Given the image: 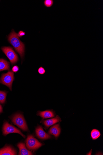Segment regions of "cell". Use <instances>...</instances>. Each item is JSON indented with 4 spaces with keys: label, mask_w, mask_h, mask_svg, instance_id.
Returning <instances> with one entry per match:
<instances>
[{
    "label": "cell",
    "mask_w": 103,
    "mask_h": 155,
    "mask_svg": "<svg viewBox=\"0 0 103 155\" xmlns=\"http://www.w3.org/2000/svg\"><path fill=\"white\" fill-rule=\"evenodd\" d=\"M8 41L16 51L19 54L21 59H23L24 54L25 46L20 40L18 34L13 30L8 36Z\"/></svg>",
    "instance_id": "cell-1"
},
{
    "label": "cell",
    "mask_w": 103,
    "mask_h": 155,
    "mask_svg": "<svg viewBox=\"0 0 103 155\" xmlns=\"http://www.w3.org/2000/svg\"><path fill=\"white\" fill-rule=\"evenodd\" d=\"M14 80V73L10 71L2 74L0 79V83L6 86L11 91L12 84Z\"/></svg>",
    "instance_id": "cell-2"
},
{
    "label": "cell",
    "mask_w": 103,
    "mask_h": 155,
    "mask_svg": "<svg viewBox=\"0 0 103 155\" xmlns=\"http://www.w3.org/2000/svg\"><path fill=\"white\" fill-rule=\"evenodd\" d=\"M3 51L7 56L12 65L16 64L18 60V55L10 47H3L2 48Z\"/></svg>",
    "instance_id": "cell-3"
},
{
    "label": "cell",
    "mask_w": 103,
    "mask_h": 155,
    "mask_svg": "<svg viewBox=\"0 0 103 155\" xmlns=\"http://www.w3.org/2000/svg\"><path fill=\"white\" fill-rule=\"evenodd\" d=\"M13 123L24 131H27L28 129L23 116L20 114L14 115L12 119Z\"/></svg>",
    "instance_id": "cell-4"
},
{
    "label": "cell",
    "mask_w": 103,
    "mask_h": 155,
    "mask_svg": "<svg viewBox=\"0 0 103 155\" xmlns=\"http://www.w3.org/2000/svg\"><path fill=\"white\" fill-rule=\"evenodd\" d=\"M26 147L30 150H36L40 147L43 144L32 135H28L26 141Z\"/></svg>",
    "instance_id": "cell-5"
},
{
    "label": "cell",
    "mask_w": 103,
    "mask_h": 155,
    "mask_svg": "<svg viewBox=\"0 0 103 155\" xmlns=\"http://www.w3.org/2000/svg\"><path fill=\"white\" fill-rule=\"evenodd\" d=\"M3 130L4 135L5 136L9 134L16 133L20 134L24 138L25 137V136L20 130L13 126L10 124L8 122L4 123Z\"/></svg>",
    "instance_id": "cell-6"
},
{
    "label": "cell",
    "mask_w": 103,
    "mask_h": 155,
    "mask_svg": "<svg viewBox=\"0 0 103 155\" xmlns=\"http://www.w3.org/2000/svg\"><path fill=\"white\" fill-rule=\"evenodd\" d=\"M37 136L39 138L42 140H46L51 137V136L46 133L41 126H39L36 130Z\"/></svg>",
    "instance_id": "cell-7"
},
{
    "label": "cell",
    "mask_w": 103,
    "mask_h": 155,
    "mask_svg": "<svg viewBox=\"0 0 103 155\" xmlns=\"http://www.w3.org/2000/svg\"><path fill=\"white\" fill-rule=\"evenodd\" d=\"M17 152L15 150L10 146H6L0 149V155H15Z\"/></svg>",
    "instance_id": "cell-8"
},
{
    "label": "cell",
    "mask_w": 103,
    "mask_h": 155,
    "mask_svg": "<svg viewBox=\"0 0 103 155\" xmlns=\"http://www.w3.org/2000/svg\"><path fill=\"white\" fill-rule=\"evenodd\" d=\"M37 115L44 119L53 117L55 116V114L53 110H48L43 111H39L37 113Z\"/></svg>",
    "instance_id": "cell-9"
},
{
    "label": "cell",
    "mask_w": 103,
    "mask_h": 155,
    "mask_svg": "<svg viewBox=\"0 0 103 155\" xmlns=\"http://www.w3.org/2000/svg\"><path fill=\"white\" fill-rule=\"evenodd\" d=\"M60 121H61V119L57 116L55 118L44 120L42 122L44 125L48 128L50 126Z\"/></svg>",
    "instance_id": "cell-10"
},
{
    "label": "cell",
    "mask_w": 103,
    "mask_h": 155,
    "mask_svg": "<svg viewBox=\"0 0 103 155\" xmlns=\"http://www.w3.org/2000/svg\"><path fill=\"white\" fill-rule=\"evenodd\" d=\"M18 146L19 149V155H32L33 153L30 151L27 150L26 148L25 144L23 143H19Z\"/></svg>",
    "instance_id": "cell-11"
},
{
    "label": "cell",
    "mask_w": 103,
    "mask_h": 155,
    "mask_svg": "<svg viewBox=\"0 0 103 155\" xmlns=\"http://www.w3.org/2000/svg\"><path fill=\"white\" fill-rule=\"evenodd\" d=\"M60 132L61 129L59 124H56L52 127L49 131V134L56 137H57L60 135Z\"/></svg>",
    "instance_id": "cell-12"
},
{
    "label": "cell",
    "mask_w": 103,
    "mask_h": 155,
    "mask_svg": "<svg viewBox=\"0 0 103 155\" xmlns=\"http://www.w3.org/2000/svg\"><path fill=\"white\" fill-rule=\"evenodd\" d=\"M10 70L9 63L4 59H0V71Z\"/></svg>",
    "instance_id": "cell-13"
},
{
    "label": "cell",
    "mask_w": 103,
    "mask_h": 155,
    "mask_svg": "<svg viewBox=\"0 0 103 155\" xmlns=\"http://www.w3.org/2000/svg\"><path fill=\"white\" fill-rule=\"evenodd\" d=\"M100 135L101 134L100 132L97 130L94 129L91 132V136L93 140L98 139Z\"/></svg>",
    "instance_id": "cell-14"
},
{
    "label": "cell",
    "mask_w": 103,
    "mask_h": 155,
    "mask_svg": "<svg viewBox=\"0 0 103 155\" xmlns=\"http://www.w3.org/2000/svg\"><path fill=\"white\" fill-rule=\"evenodd\" d=\"M7 93L3 91H0V103L4 104L6 101Z\"/></svg>",
    "instance_id": "cell-15"
},
{
    "label": "cell",
    "mask_w": 103,
    "mask_h": 155,
    "mask_svg": "<svg viewBox=\"0 0 103 155\" xmlns=\"http://www.w3.org/2000/svg\"><path fill=\"white\" fill-rule=\"evenodd\" d=\"M44 5L47 8L51 7L53 4V0H45L44 1Z\"/></svg>",
    "instance_id": "cell-16"
},
{
    "label": "cell",
    "mask_w": 103,
    "mask_h": 155,
    "mask_svg": "<svg viewBox=\"0 0 103 155\" xmlns=\"http://www.w3.org/2000/svg\"><path fill=\"white\" fill-rule=\"evenodd\" d=\"M39 74L40 75H43L45 74L46 70L43 67H40L38 70Z\"/></svg>",
    "instance_id": "cell-17"
},
{
    "label": "cell",
    "mask_w": 103,
    "mask_h": 155,
    "mask_svg": "<svg viewBox=\"0 0 103 155\" xmlns=\"http://www.w3.org/2000/svg\"><path fill=\"white\" fill-rule=\"evenodd\" d=\"M12 71L13 72L17 73L19 70V68L17 65L14 66L12 68Z\"/></svg>",
    "instance_id": "cell-18"
},
{
    "label": "cell",
    "mask_w": 103,
    "mask_h": 155,
    "mask_svg": "<svg viewBox=\"0 0 103 155\" xmlns=\"http://www.w3.org/2000/svg\"><path fill=\"white\" fill-rule=\"evenodd\" d=\"M25 35V33L22 31H20L18 34V36L19 37H21L24 36Z\"/></svg>",
    "instance_id": "cell-19"
},
{
    "label": "cell",
    "mask_w": 103,
    "mask_h": 155,
    "mask_svg": "<svg viewBox=\"0 0 103 155\" xmlns=\"http://www.w3.org/2000/svg\"><path fill=\"white\" fill-rule=\"evenodd\" d=\"M3 111V108L2 105L0 104V114Z\"/></svg>",
    "instance_id": "cell-20"
},
{
    "label": "cell",
    "mask_w": 103,
    "mask_h": 155,
    "mask_svg": "<svg viewBox=\"0 0 103 155\" xmlns=\"http://www.w3.org/2000/svg\"><path fill=\"white\" fill-rule=\"evenodd\" d=\"M92 154V153L91 152V151L89 153H88V154H87V155H91Z\"/></svg>",
    "instance_id": "cell-21"
}]
</instances>
